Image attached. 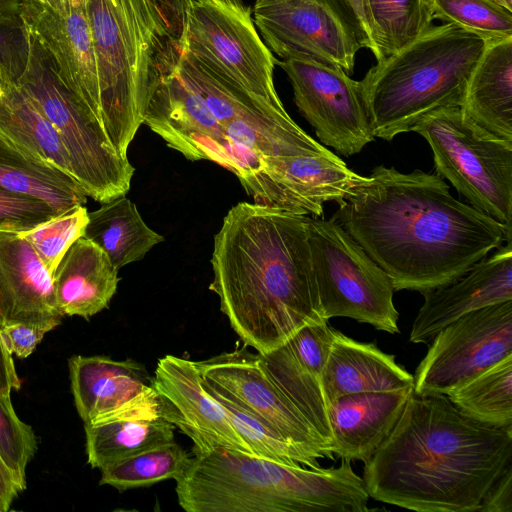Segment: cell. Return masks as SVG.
I'll list each match as a JSON object with an SVG mask.
<instances>
[{
  "label": "cell",
  "mask_w": 512,
  "mask_h": 512,
  "mask_svg": "<svg viewBox=\"0 0 512 512\" xmlns=\"http://www.w3.org/2000/svg\"><path fill=\"white\" fill-rule=\"evenodd\" d=\"M332 216L395 291L447 284L512 239V228L456 199L437 174L376 166Z\"/></svg>",
  "instance_id": "6da1fadb"
},
{
  "label": "cell",
  "mask_w": 512,
  "mask_h": 512,
  "mask_svg": "<svg viewBox=\"0 0 512 512\" xmlns=\"http://www.w3.org/2000/svg\"><path fill=\"white\" fill-rule=\"evenodd\" d=\"M307 216L240 202L214 236L209 289L246 346L259 354L324 320L312 264Z\"/></svg>",
  "instance_id": "7a4b0ae2"
},
{
  "label": "cell",
  "mask_w": 512,
  "mask_h": 512,
  "mask_svg": "<svg viewBox=\"0 0 512 512\" xmlns=\"http://www.w3.org/2000/svg\"><path fill=\"white\" fill-rule=\"evenodd\" d=\"M512 460V425L482 423L446 395L414 391L364 464L369 497L418 512H474Z\"/></svg>",
  "instance_id": "3957f363"
},
{
  "label": "cell",
  "mask_w": 512,
  "mask_h": 512,
  "mask_svg": "<svg viewBox=\"0 0 512 512\" xmlns=\"http://www.w3.org/2000/svg\"><path fill=\"white\" fill-rule=\"evenodd\" d=\"M187 1L88 0L101 127L123 158L154 89L178 65Z\"/></svg>",
  "instance_id": "277c9868"
},
{
  "label": "cell",
  "mask_w": 512,
  "mask_h": 512,
  "mask_svg": "<svg viewBox=\"0 0 512 512\" xmlns=\"http://www.w3.org/2000/svg\"><path fill=\"white\" fill-rule=\"evenodd\" d=\"M175 481L178 504L187 512L369 510L363 478L346 460L313 469L216 448L193 454Z\"/></svg>",
  "instance_id": "5b68a950"
},
{
  "label": "cell",
  "mask_w": 512,
  "mask_h": 512,
  "mask_svg": "<svg viewBox=\"0 0 512 512\" xmlns=\"http://www.w3.org/2000/svg\"><path fill=\"white\" fill-rule=\"evenodd\" d=\"M487 41L454 24L431 26L361 80L374 138L412 131L430 113L460 107Z\"/></svg>",
  "instance_id": "8992f818"
},
{
  "label": "cell",
  "mask_w": 512,
  "mask_h": 512,
  "mask_svg": "<svg viewBox=\"0 0 512 512\" xmlns=\"http://www.w3.org/2000/svg\"><path fill=\"white\" fill-rule=\"evenodd\" d=\"M15 82L55 128L73 177L86 195L100 203L126 195L134 167L117 153L99 124L60 81L29 30L26 63Z\"/></svg>",
  "instance_id": "52a82bcc"
},
{
  "label": "cell",
  "mask_w": 512,
  "mask_h": 512,
  "mask_svg": "<svg viewBox=\"0 0 512 512\" xmlns=\"http://www.w3.org/2000/svg\"><path fill=\"white\" fill-rule=\"evenodd\" d=\"M412 131L429 144L437 175L471 206L512 228V141L482 129L460 107L436 110Z\"/></svg>",
  "instance_id": "ba28073f"
},
{
  "label": "cell",
  "mask_w": 512,
  "mask_h": 512,
  "mask_svg": "<svg viewBox=\"0 0 512 512\" xmlns=\"http://www.w3.org/2000/svg\"><path fill=\"white\" fill-rule=\"evenodd\" d=\"M307 233L324 320L348 317L399 333L388 274L335 219L307 216Z\"/></svg>",
  "instance_id": "9c48e42d"
},
{
  "label": "cell",
  "mask_w": 512,
  "mask_h": 512,
  "mask_svg": "<svg viewBox=\"0 0 512 512\" xmlns=\"http://www.w3.org/2000/svg\"><path fill=\"white\" fill-rule=\"evenodd\" d=\"M183 51L261 102L284 108L273 79L277 59L243 0H188Z\"/></svg>",
  "instance_id": "30bf717a"
},
{
  "label": "cell",
  "mask_w": 512,
  "mask_h": 512,
  "mask_svg": "<svg viewBox=\"0 0 512 512\" xmlns=\"http://www.w3.org/2000/svg\"><path fill=\"white\" fill-rule=\"evenodd\" d=\"M430 342L413 376V391L418 395H448L512 355V300L460 317Z\"/></svg>",
  "instance_id": "8fae6325"
},
{
  "label": "cell",
  "mask_w": 512,
  "mask_h": 512,
  "mask_svg": "<svg viewBox=\"0 0 512 512\" xmlns=\"http://www.w3.org/2000/svg\"><path fill=\"white\" fill-rule=\"evenodd\" d=\"M276 64L287 74L294 102L322 144L349 157L374 140L361 81L311 60L287 58Z\"/></svg>",
  "instance_id": "7c38bea8"
},
{
  "label": "cell",
  "mask_w": 512,
  "mask_h": 512,
  "mask_svg": "<svg viewBox=\"0 0 512 512\" xmlns=\"http://www.w3.org/2000/svg\"><path fill=\"white\" fill-rule=\"evenodd\" d=\"M204 384L279 433L316 465L334 457L316 430L274 383L259 354L239 348L195 361Z\"/></svg>",
  "instance_id": "4fadbf2b"
},
{
  "label": "cell",
  "mask_w": 512,
  "mask_h": 512,
  "mask_svg": "<svg viewBox=\"0 0 512 512\" xmlns=\"http://www.w3.org/2000/svg\"><path fill=\"white\" fill-rule=\"evenodd\" d=\"M20 16L60 81L101 127L100 88L88 0H60L56 7L23 3Z\"/></svg>",
  "instance_id": "5bb4252c"
},
{
  "label": "cell",
  "mask_w": 512,
  "mask_h": 512,
  "mask_svg": "<svg viewBox=\"0 0 512 512\" xmlns=\"http://www.w3.org/2000/svg\"><path fill=\"white\" fill-rule=\"evenodd\" d=\"M252 12L271 52L353 73L361 46L323 5L314 0H256Z\"/></svg>",
  "instance_id": "9a60e30c"
},
{
  "label": "cell",
  "mask_w": 512,
  "mask_h": 512,
  "mask_svg": "<svg viewBox=\"0 0 512 512\" xmlns=\"http://www.w3.org/2000/svg\"><path fill=\"white\" fill-rule=\"evenodd\" d=\"M144 123L185 158L213 161L236 176L239 150L220 122L176 69L161 79L149 100Z\"/></svg>",
  "instance_id": "2e32d148"
},
{
  "label": "cell",
  "mask_w": 512,
  "mask_h": 512,
  "mask_svg": "<svg viewBox=\"0 0 512 512\" xmlns=\"http://www.w3.org/2000/svg\"><path fill=\"white\" fill-rule=\"evenodd\" d=\"M68 363L75 406L84 424L122 418H163L152 378L134 360L77 355Z\"/></svg>",
  "instance_id": "e0dca14e"
},
{
  "label": "cell",
  "mask_w": 512,
  "mask_h": 512,
  "mask_svg": "<svg viewBox=\"0 0 512 512\" xmlns=\"http://www.w3.org/2000/svg\"><path fill=\"white\" fill-rule=\"evenodd\" d=\"M152 385L163 418L193 442V454L227 448L252 454L224 406L204 387L195 361L166 355L158 360Z\"/></svg>",
  "instance_id": "ac0fdd59"
},
{
  "label": "cell",
  "mask_w": 512,
  "mask_h": 512,
  "mask_svg": "<svg viewBox=\"0 0 512 512\" xmlns=\"http://www.w3.org/2000/svg\"><path fill=\"white\" fill-rule=\"evenodd\" d=\"M409 336L429 343L448 324L484 307L512 300V242L473 264L455 280L425 291Z\"/></svg>",
  "instance_id": "d6986e66"
},
{
  "label": "cell",
  "mask_w": 512,
  "mask_h": 512,
  "mask_svg": "<svg viewBox=\"0 0 512 512\" xmlns=\"http://www.w3.org/2000/svg\"><path fill=\"white\" fill-rule=\"evenodd\" d=\"M333 336L334 328L328 321L311 324L274 350L258 353L267 374L316 430L328 451L333 437L321 376Z\"/></svg>",
  "instance_id": "ffe728a7"
},
{
  "label": "cell",
  "mask_w": 512,
  "mask_h": 512,
  "mask_svg": "<svg viewBox=\"0 0 512 512\" xmlns=\"http://www.w3.org/2000/svg\"><path fill=\"white\" fill-rule=\"evenodd\" d=\"M62 318L47 267L20 233L0 230V328L22 323L47 333Z\"/></svg>",
  "instance_id": "44dd1931"
},
{
  "label": "cell",
  "mask_w": 512,
  "mask_h": 512,
  "mask_svg": "<svg viewBox=\"0 0 512 512\" xmlns=\"http://www.w3.org/2000/svg\"><path fill=\"white\" fill-rule=\"evenodd\" d=\"M412 392H362L334 400L328 411L330 454L349 462L369 460L397 424Z\"/></svg>",
  "instance_id": "7402d4cb"
},
{
  "label": "cell",
  "mask_w": 512,
  "mask_h": 512,
  "mask_svg": "<svg viewBox=\"0 0 512 512\" xmlns=\"http://www.w3.org/2000/svg\"><path fill=\"white\" fill-rule=\"evenodd\" d=\"M413 385V375L396 362L395 355L334 329L321 376V392L328 411L330 404L344 395L408 390Z\"/></svg>",
  "instance_id": "603a6c76"
},
{
  "label": "cell",
  "mask_w": 512,
  "mask_h": 512,
  "mask_svg": "<svg viewBox=\"0 0 512 512\" xmlns=\"http://www.w3.org/2000/svg\"><path fill=\"white\" fill-rule=\"evenodd\" d=\"M118 271L97 244L84 236L77 239L52 274L61 315L88 320L107 308L120 281Z\"/></svg>",
  "instance_id": "cb8c5ba5"
},
{
  "label": "cell",
  "mask_w": 512,
  "mask_h": 512,
  "mask_svg": "<svg viewBox=\"0 0 512 512\" xmlns=\"http://www.w3.org/2000/svg\"><path fill=\"white\" fill-rule=\"evenodd\" d=\"M460 108L482 129L512 141V37L487 41Z\"/></svg>",
  "instance_id": "d4e9b609"
},
{
  "label": "cell",
  "mask_w": 512,
  "mask_h": 512,
  "mask_svg": "<svg viewBox=\"0 0 512 512\" xmlns=\"http://www.w3.org/2000/svg\"><path fill=\"white\" fill-rule=\"evenodd\" d=\"M0 131L32 157L74 179L68 154L55 128L12 79L4 84L0 94Z\"/></svg>",
  "instance_id": "484cf974"
},
{
  "label": "cell",
  "mask_w": 512,
  "mask_h": 512,
  "mask_svg": "<svg viewBox=\"0 0 512 512\" xmlns=\"http://www.w3.org/2000/svg\"><path fill=\"white\" fill-rule=\"evenodd\" d=\"M97 244L118 270L143 257L164 237L143 220L136 205L120 195L88 212L83 235Z\"/></svg>",
  "instance_id": "4316f807"
},
{
  "label": "cell",
  "mask_w": 512,
  "mask_h": 512,
  "mask_svg": "<svg viewBox=\"0 0 512 512\" xmlns=\"http://www.w3.org/2000/svg\"><path fill=\"white\" fill-rule=\"evenodd\" d=\"M0 187L39 198L57 214L87 201L86 193L73 178L32 157L1 131Z\"/></svg>",
  "instance_id": "83f0119b"
},
{
  "label": "cell",
  "mask_w": 512,
  "mask_h": 512,
  "mask_svg": "<svg viewBox=\"0 0 512 512\" xmlns=\"http://www.w3.org/2000/svg\"><path fill=\"white\" fill-rule=\"evenodd\" d=\"M87 462L102 470L144 450L174 441L164 418H122L84 424Z\"/></svg>",
  "instance_id": "f1b7e54d"
},
{
  "label": "cell",
  "mask_w": 512,
  "mask_h": 512,
  "mask_svg": "<svg viewBox=\"0 0 512 512\" xmlns=\"http://www.w3.org/2000/svg\"><path fill=\"white\" fill-rule=\"evenodd\" d=\"M176 72L201 97L221 125L233 119L289 116L285 108H276L261 102L226 82L184 51Z\"/></svg>",
  "instance_id": "f546056e"
},
{
  "label": "cell",
  "mask_w": 512,
  "mask_h": 512,
  "mask_svg": "<svg viewBox=\"0 0 512 512\" xmlns=\"http://www.w3.org/2000/svg\"><path fill=\"white\" fill-rule=\"evenodd\" d=\"M463 413L482 423L512 425V355L469 379L448 395Z\"/></svg>",
  "instance_id": "4dcf8cb0"
},
{
  "label": "cell",
  "mask_w": 512,
  "mask_h": 512,
  "mask_svg": "<svg viewBox=\"0 0 512 512\" xmlns=\"http://www.w3.org/2000/svg\"><path fill=\"white\" fill-rule=\"evenodd\" d=\"M190 457L175 441L159 445L103 468L99 484L123 492L167 479L175 480Z\"/></svg>",
  "instance_id": "1f68e13d"
},
{
  "label": "cell",
  "mask_w": 512,
  "mask_h": 512,
  "mask_svg": "<svg viewBox=\"0 0 512 512\" xmlns=\"http://www.w3.org/2000/svg\"><path fill=\"white\" fill-rule=\"evenodd\" d=\"M383 57L407 46L432 26L425 0H365Z\"/></svg>",
  "instance_id": "d6a6232c"
},
{
  "label": "cell",
  "mask_w": 512,
  "mask_h": 512,
  "mask_svg": "<svg viewBox=\"0 0 512 512\" xmlns=\"http://www.w3.org/2000/svg\"><path fill=\"white\" fill-rule=\"evenodd\" d=\"M432 20L454 24L486 41L512 37V11L490 0H425Z\"/></svg>",
  "instance_id": "836d02e7"
},
{
  "label": "cell",
  "mask_w": 512,
  "mask_h": 512,
  "mask_svg": "<svg viewBox=\"0 0 512 512\" xmlns=\"http://www.w3.org/2000/svg\"><path fill=\"white\" fill-rule=\"evenodd\" d=\"M203 385L227 410L233 427L247 444L252 455L287 465H300L313 469L320 468L260 419L211 390L204 382Z\"/></svg>",
  "instance_id": "e575fe53"
},
{
  "label": "cell",
  "mask_w": 512,
  "mask_h": 512,
  "mask_svg": "<svg viewBox=\"0 0 512 512\" xmlns=\"http://www.w3.org/2000/svg\"><path fill=\"white\" fill-rule=\"evenodd\" d=\"M87 223L88 211L84 205H79L20 234L52 275L70 246L84 235Z\"/></svg>",
  "instance_id": "d590c367"
},
{
  "label": "cell",
  "mask_w": 512,
  "mask_h": 512,
  "mask_svg": "<svg viewBox=\"0 0 512 512\" xmlns=\"http://www.w3.org/2000/svg\"><path fill=\"white\" fill-rule=\"evenodd\" d=\"M36 449L32 427L18 418L10 396L0 394V459L21 491L26 488V468Z\"/></svg>",
  "instance_id": "8d00e7d4"
},
{
  "label": "cell",
  "mask_w": 512,
  "mask_h": 512,
  "mask_svg": "<svg viewBox=\"0 0 512 512\" xmlns=\"http://www.w3.org/2000/svg\"><path fill=\"white\" fill-rule=\"evenodd\" d=\"M58 215L45 201L0 187V230L22 233Z\"/></svg>",
  "instance_id": "74e56055"
},
{
  "label": "cell",
  "mask_w": 512,
  "mask_h": 512,
  "mask_svg": "<svg viewBox=\"0 0 512 512\" xmlns=\"http://www.w3.org/2000/svg\"><path fill=\"white\" fill-rule=\"evenodd\" d=\"M314 1L327 8L361 48L369 50L374 55L377 62L384 58L377 45L373 23L365 0Z\"/></svg>",
  "instance_id": "f35d334b"
},
{
  "label": "cell",
  "mask_w": 512,
  "mask_h": 512,
  "mask_svg": "<svg viewBox=\"0 0 512 512\" xmlns=\"http://www.w3.org/2000/svg\"><path fill=\"white\" fill-rule=\"evenodd\" d=\"M28 29L21 16L0 20V66L16 80L26 63Z\"/></svg>",
  "instance_id": "ab89813d"
},
{
  "label": "cell",
  "mask_w": 512,
  "mask_h": 512,
  "mask_svg": "<svg viewBox=\"0 0 512 512\" xmlns=\"http://www.w3.org/2000/svg\"><path fill=\"white\" fill-rule=\"evenodd\" d=\"M0 332L8 351L21 359L32 354L46 334L44 330L22 323L6 325Z\"/></svg>",
  "instance_id": "60d3db41"
},
{
  "label": "cell",
  "mask_w": 512,
  "mask_h": 512,
  "mask_svg": "<svg viewBox=\"0 0 512 512\" xmlns=\"http://www.w3.org/2000/svg\"><path fill=\"white\" fill-rule=\"evenodd\" d=\"M480 512H512V463L489 488L481 501Z\"/></svg>",
  "instance_id": "b9f144b4"
},
{
  "label": "cell",
  "mask_w": 512,
  "mask_h": 512,
  "mask_svg": "<svg viewBox=\"0 0 512 512\" xmlns=\"http://www.w3.org/2000/svg\"><path fill=\"white\" fill-rule=\"evenodd\" d=\"M20 386L12 354L6 348L0 332V394L10 396L11 391L19 390Z\"/></svg>",
  "instance_id": "7bdbcfd3"
},
{
  "label": "cell",
  "mask_w": 512,
  "mask_h": 512,
  "mask_svg": "<svg viewBox=\"0 0 512 512\" xmlns=\"http://www.w3.org/2000/svg\"><path fill=\"white\" fill-rule=\"evenodd\" d=\"M20 492L15 479L0 459V512L9 510Z\"/></svg>",
  "instance_id": "ee69618b"
},
{
  "label": "cell",
  "mask_w": 512,
  "mask_h": 512,
  "mask_svg": "<svg viewBox=\"0 0 512 512\" xmlns=\"http://www.w3.org/2000/svg\"><path fill=\"white\" fill-rule=\"evenodd\" d=\"M23 0H0V20L19 17Z\"/></svg>",
  "instance_id": "f6af8a7d"
},
{
  "label": "cell",
  "mask_w": 512,
  "mask_h": 512,
  "mask_svg": "<svg viewBox=\"0 0 512 512\" xmlns=\"http://www.w3.org/2000/svg\"><path fill=\"white\" fill-rule=\"evenodd\" d=\"M60 0H23V3L35 4L47 7H56Z\"/></svg>",
  "instance_id": "bcb514c9"
},
{
  "label": "cell",
  "mask_w": 512,
  "mask_h": 512,
  "mask_svg": "<svg viewBox=\"0 0 512 512\" xmlns=\"http://www.w3.org/2000/svg\"><path fill=\"white\" fill-rule=\"evenodd\" d=\"M15 80L11 73L4 67L0 66V94L3 89L4 84L8 80Z\"/></svg>",
  "instance_id": "7dc6e473"
},
{
  "label": "cell",
  "mask_w": 512,
  "mask_h": 512,
  "mask_svg": "<svg viewBox=\"0 0 512 512\" xmlns=\"http://www.w3.org/2000/svg\"><path fill=\"white\" fill-rule=\"evenodd\" d=\"M503 8L512 11V0H490Z\"/></svg>",
  "instance_id": "c3c4849f"
}]
</instances>
